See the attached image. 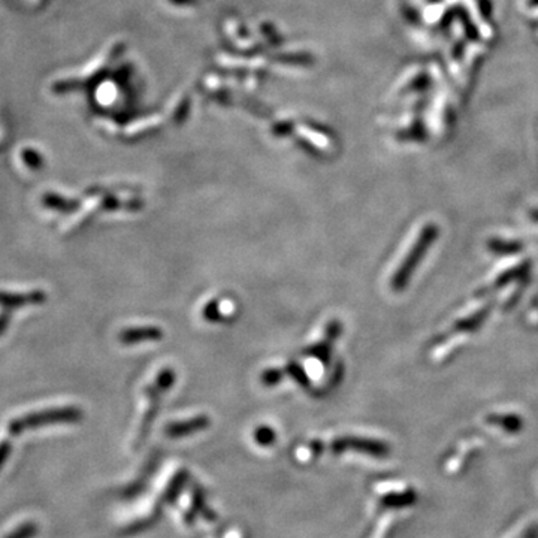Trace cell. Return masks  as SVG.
Instances as JSON below:
<instances>
[{
    "label": "cell",
    "mask_w": 538,
    "mask_h": 538,
    "mask_svg": "<svg viewBox=\"0 0 538 538\" xmlns=\"http://www.w3.org/2000/svg\"><path fill=\"white\" fill-rule=\"evenodd\" d=\"M341 330H342L341 321L340 320H330L329 325L326 326L325 340H321L320 342L314 344V346L310 347L305 353L308 354V356L317 358L321 363L328 365L329 359H330L332 344L338 340V337L341 335Z\"/></svg>",
    "instance_id": "3957f363"
},
{
    "label": "cell",
    "mask_w": 538,
    "mask_h": 538,
    "mask_svg": "<svg viewBox=\"0 0 538 538\" xmlns=\"http://www.w3.org/2000/svg\"><path fill=\"white\" fill-rule=\"evenodd\" d=\"M163 338V330L157 326L127 328L120 332L118 340L123 344H136L143 341H160Z\"/></svg>",
    "instance_id": "5b68a950"
},
{
    "label": "cell",
    "mask_w": 538,
    "mask_h": 538,
    "mask_svg": "<svg viewBox=\"0 0 538 538\" xmlns=\"http://www.w3.org/2000/svg\"><path fill=\"white\" fill-rule=\"evenodd\" d=\"M490 419H492L490 422L493 425H500L504 429H507L509 432H518L522 426L521 419L518 416H513V414H510V416H492Z\"/></svg>",
    "instance_id": "ba28073f"
},
{
    "label": "cell",
    "mask_w": 538,
    "mask_h": 538,
    "mask_svg": "<svg viewBox=\"0 0 538 538\" xmlns=\"http://www.w3.org/2000/svg\"><path fill=\"white\" fill-rule=\"evenodd\" d=\"M38 531L39 528L35 522H26L21 523L18 528L10 531L8 535H5V538H34L35 535H38Z\"/></svg>",
    "instance_id": "30bf717a"
},
{
    "label": "cell",
    "mask_w": 538,
    "mask_h": 538,
    "mask_svg": "<svg viewBox=\"0 0 538 538\" xmlns=\"http://www.w3.org/2000/svg\"><path fill=\"white\" fill-rule=\"evenodd\" d=\"M45 295L42 292H31L27 295H10L0 292V304L6 307H18L26 304H39L44 303Z\"/></svg>",
    "instance_id": "52a82bcc"
},
{
    "label": "cell",
    "mask_w": 538,
    "mask_h": 538,
    "mask_svg": "<svg viewBox=\"0 0 538 538\" xmlns=\"http://www.w3.org/2000/svg\"><path fill=\"white\" fill-rule=\"evenodd\" d=\"M284 377V370H279V368H269V370H265L261 375V381L262 384L265 386H275L278 384L279 381L283 380Z\"/></svg>",
    "instance_id": "4fadbf2b"
},
{
    "label": "cell",
    "mask_w": 538,
    "mask_h": 538,
    "mask_svg": "<svg viewBox=\"0 0 538 538\" xmlns=\"http://www.w3.org/2000/svg\"><path fill=\"white\" fill-rule=\"evenodd\" d=\"M332 449L335 451H342L344 449H354V450L367 451V453H371L374 456H384V453L387 451L386 446L379 443V441L354 438V437H346V438L337 439L335 443H333Z\"/></svg>",
    "instance_id": "277c9868"
},
{
    "label": "cell",
    "mask_w": 538,
    "mask_h": 538,
    "mask_svg": "<svg viewBox=\"0 0 538 538\" xmlns=\"http://www.w3.org/2000/svg\"><path fill=\"white\" fill-rule=\"evenodd\" d=\"M207 426H210L208 416H199L195 419H190V421H186V422L169 423L165 428V432L172 438H178V437H186L193 432H198V430L205 429Z\"/></svg>",
    "instance_id": "8992f818"
},
{
    "label": "cell",
    "mask_w": 538,
    "mask_h": 538,
    "mask_svg": "<svg viewBox=\"0 0 538 538\" xmlns=\"http://www.w3.org/2000/svg\"><path fill=\"white\" fill-rule=\"evenodd\" d=\"M202 316H203V319H205L207 321H217V320H220L219 300H215V299L210 300V303L205 305V308H203Z\"/></svg>",
    "instance_id": "9a60e30c"
},
{
    "label": "cell",
    "mask_w": 538,
    "mask_h": 538,
    "mask_svg": "<svg viewBox=\"0 0 538 538\" xmlns=\"http://www.w3.org/2000/svg\"><path fill=\"white\" fill-rule=\"evenodd\" d=\"M10 450H13V446H10L9 441L6 439L0 441V470H2L3 465L6 464V460L10 455Z\"/></svg>",
    "instance_id": "e0dca14e"
},
{
    "label": "cell",
    "mask_w": 538,
    "mask_h": 538,
    "mask_svg": "<svg viewBox=\"0 0 538 538\" xmlns=\"http://www.w3.org/2000/svg\"><path fill=\"white\" fill-rule=\"evenodd\" d=\"M284 374H289L290 377H292V379H295V381H298V384L305 387V389H308V387H310L308 375L305 374L304 368L300 367V365H298L295 362H290L287 367L284 368Z\"/></svg>",
    "instance_id": "9c48e42d"
},
{
    "label": "cell",
    "mask_w": 538,
    "mask_h": 538,
    "mask_svg": "<svg viewBox=\"0 0 538 538\" xmlns=\"http://www.w3.org/2000/svg\"><path fill=\"white\" fill-rule=\"evenodd\" d=\"M175 383V372L172 368H165L161 370V372L157 375V379L154 381V386H157L161 392H168L172 386Z\"/></svg>",
    "instance_id": "7c38bea8"
},
{
    "label": "cell",
    "mask_w": 538,
    "mask_h": 538,
    "mask_svg": "<svg viewBox=\"0 0 538 538\" xmlns=\"http://www.w3.org/2000/svg\"><path fill=\"white\" fill-rule=\"evenodd\" d=\"M490 249L493 250V253H516V250L519 249L518 244H513V242H505V241H492L489 244Z\"/></svg>",
    "instance_id": "2e32d148"
},
{
    "label": "cell",
    "mask_w": 538,
    "mask_h": 538,
    "mask_svg": "<svg viewBox=\"0 0 538 538\" xmlns=\"http://www.w3.org/2000/svg\"><path fill=\"white\" fill-rule=\"evenodd\" d=\"M81 410L75 407H64V408H51V410L36 412L30 413L23 417L17 419V421L9 423L10 432L14 435H18L23 432L24 429L30 428H39L45 425H56V423H73L81 421Z\"/></svg>",
    "instance_id": "7a4b0ae2"
},
{
    "label": "cell",
    "mask_w": 538,
    "mask_h": 538,
    "mask_svg": "<svg viewBox=\"0 0 538 538\" xmlns=\"http://www.w3.org/2000/svg\"><path fill=\"white\" fill-rule=\"evenodd\" d=\"M437 236H438V229L434 223H426L421 229V232H417L412 244L408 245L407 253L400 261V265H398V268L392 274V278H391L392 290H395V292H401V290L405 287L417 263L423 259L426 250L434 244Z\"/></svg>",
    "instance_id": "6da1fadb"
},
{
    "label": "cell",
    "mask_w": 538,
    "mask_h": 538,
    "mask_svg": "<svg viewBox=\"0 0 538 538\" xmlns=\"http://www.w3.org/2000/svg\"><path fill=\"white\" fill-rule=\"evenodd\" d=\"M44 203L47 207L50 208H54V210H60V211H71V210H75L77 208V205L75 203L77 202H69L66 199H63L57 195H45L44 196Z\"/></svg>",
    "instance_id": "8fae6325"
},
{
    "label": "cell",
    "mask_w": 538,
    "mask_h": 538,
    "mask_svg": "<svg viewBox=\"0 0 538 538\" xmlns=\"http://www.w3.org/2000/svg\"><path fill=\"white\" fill-rule=\"evenodd\" d=\"M275 434H274V430L271 429V428H268V426H261V428H257V430H256V434H254V438H256V441H257V443H259V444H262V446H269V444H272V441L275 439Z\"/></svg>",
    "instance_id": "5bb4252c"
}]
</instances>
